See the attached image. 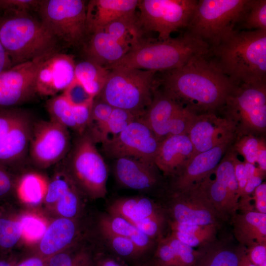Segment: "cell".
Wrapping results in <instances>:
<instances>
[{"mask_svg": "<svg viewBox=\"0 0 266 266\" xmlns=\"http://www.w3.org/2000/svg\"><path fill=\"white\" fill-rule=\"evenodd\" d=\"M84 51L86 60L106 68L121 60L130 49L101 30L91 34Z\"/></svg>", "mask_w": 266, "mask_h": 266, "instance_id": "obj_25", "label": "cell"}, {"mask_svg": "<svg viewBox=\"0 0 266 266\" xmlns=\"http://www.w3.org/2000/svg\"><path fill=\"white\" fill-rule=\"evenodd\" d=\"M167 218L162 213L143 220L132 223L138 229L156 242L164 237L163 232Z\"/></svg>", "mask_w": 266, "mask_h": 266, "instance_id": "obj_40", "label": "cell"}, {"mask_svg": "<svg viewBox=\"0 0 266 266\" xmlns=\"http://www.w3.org/2000/svg\"><path fill=\"white\" fill-rule=\"evenodd\" d=\"M113 107L99 99L94 100L92 107L91 124L95 122V125L90 129H97L102 126L108 120Z\"/></svg>", "mask_w": 266, "mask_h": 266, "instance_id": "obj_48", "label": "cell"}, {"mask_svg": "<svg viewBox=\"0 0 266 266\" xmlns=\"http://www.w3.org/2000/svg\"><path fill=\"white\" fill-rule=\"evenodd\" d=\"M75 188H71L57 201L58 211L65 218H73L78 213L79 199Z\"/></svg>", "mask_w": 266, "mask_h": 266, "instance_id": "obj_45", "label": "cell"}, {"mask_svg": "<svg viewBox=\"0 0 266 266\" xmlns=\"http://www.w3.org/2000/svg\"><path fill=\"white\" fill-rule=\"evenodd\" d=\"M214 241L204 245L196 266H238L242 255L245 253L226 246Z\"/></svg>", "mask_w": 266, "mask_h": 266, "instance_id": "obj_32", "label": "cell"}, {"mask_svg": "<svg viewBox=\"0 0 266 266\" xmlns=\"http://www.w3.org/2000/svg\"><path fill=\"white\" fill-rule=\"evenodd\" d=\"M214 173V180H211L209 177L203 181L208 198L218 218L233 219L238 210L239 194L230 147Z\"/></svg>", "mask_w": 266, "mask_h": 266, "instance_id": "obj_16", "label": "cell"}, {"mask_svg": "<svg viewBox=\"0 0 266 266\" xmlns=\"http://www.w3.org/2000/svg\"><path fill=\"white\" fill-rule=\"evenodd\" d=\"M114 160L113 172L120 186L151 194L160 185V170L154 163L132 157H120Z\"/></svg>", "mask_w": 266, "mask_h": 266, "instance_id": "obj_18", "label": "cell"}, {"mask_svg": "<svg viewBox=\"0 0 266 266\" xmlns=\"http://www.w3.org/2000/svg\"><path fill=\"white\" fill-rule=\"evenodd\" d=\"M231 158L233 166L235 176L237 182L239 198L242 195L247 181L245 162L240 161L236 156V153L230 147Z\"/></svg>", "mask_w": 266, "mask_h": 266, "instance_id": "obj_50", "label": "cell"}, {"mask_svg": "<svg viewBox=\"0 0 266 266\" xmlns=\"http://www.w3.org/2000/svg\"><path fill=\"white\" fill-rule=\"evenodd\" d=\"M239 26L248 31L266 30V0H251Z\"/></svg>", "mask_w": 266, "mask_h": 266, "instance_id": "obj_38", "label": "cell"}, {"mask_svg": "<svg viewBox=\"0 0 266 266\" xmlns=\"http://www.w3.org/2000/svg\"><path fill=\"white\" fill-rule=\"evenodd\" d=\"M233 143L220 145L194 156L171 177L169 193L185 191L209 177Z\"/></svg>", "mask_w": 266, "mask_h": 266, "instance_id": "obj_19", "label": "cell"}, {"mask_svg": "<svg viewBox=\"0 0 266 266\" xmlns=\"http://www.w3.org/2000/svg\"><path fill=\"white\" fill-rule=\"evenodd\" d=\"M196 115L156 87L150 105L141 117L160 142L169 135L188 134Z\"/></svg>", "mask_w": 266, "mask_h": 266, "instance_id": "obj_11", "label": "cell"}, {"mask_svg": "<svg viewBox=\"0 0 266 266\" xmlns=\"http://www.w3.org/2000/svg\"><path fill=\"white\" fill-rule=\"evenodd\" d=\"M33 122L25 112L0 140V165L6 167L20 161L30 143Z\"/></svg>", "mask_w": 266, "mask_h": 266, "instance_id": "obj_23", "label": "cell"}, {"mask_svg": "<svg viewBox=\"0 0 266 266\" xmlns=\"http://www.w3.org/2000/svg\"><path fill=\"white\" fill-rule=\"evenodd\" d=\"M207 55L196 57L156 78L163 91L196 114L220 110L235 86Z\"/></svg>", "mask_w": 266, "mask_h": 266, "instance_id": "obj_1", "label": "cell"}, {"mask_svg": "<svg viewBox=\"0 0 266 266\" xmlns=\"http://www.w3.org/2000/svg\"><path fill=\"white\" fill-rule=\"evenodd\" d=\"M207 55L235 85L266 84V30H235Z\"/></svg>", "mask_w": 266, "mask_h": 266, "instance_id": "obj_2", "label": "cell"}, {"mask_svg": "<svg viewBox=\"0 0 266 266\" xmlns=\"http://www.w3.org/2000/svg\"><path fill=\"white\" fill-rule=\"evenodd\" d=\"M94 266H128L102 248L94 254Z\"/></svg>", "mask_w": 266, "mask_h": 266, "instance_id": "obj_52", "label": "cell"}, {"mask_svg": "<svg viewBox=\"0 0 266 266\" xmlns=\"http://www.w3.org/2000/svg\"><path fill=\"white\" fill-rule=\"evenodd\" d=\"M98 99L114 107L142 116L156 88V72L130 68L109 69Z\"/></svg>", "mask_w": 266, "mask_h": 266, "instance_id": "obj_6", "label": "cell"}, {"mask_svg": "<svg viewBox=\"0 0 266 266\" xmlns=\"http://www.w3.org/2000/svg\"><path fill=\"white\" fill-rule=\"evenodd\" d=\"M162 205L168 220L201 225H217L218 218L203 181L185 191L169 193Z\"/></svg>", "mask_w": 266, "mask_h": 266, "instance_id": "obj_12", "label": "cell"}, {"mask_svg": "<svg viewBox=\"0 0 266 266\" xmlns=\"http://www.w3.org/2000/svg\"><path fill=\"white\" fill-rule=\"evenodd\" d=\"M217 225H211L207 229L199 233H185L171 231L170 235L192 247L203 246L214 240Z\"/></svg>", "mask_w": 266, "mask_h": 266, "instance_id": "obj_42", "label": "cell"}, {"mask_svg": "<svg viewBox=\"0 0 266 266\" xmlns=\"http://www.w3.org/2000/svg\"><path fill=\"white\" fill-rule=\"evenodd\" d=\"M62 95L73 106H83L92 104L94 98L75 78L64 91Z\"/></svg>", "mask_w": 266, "mask_h": 266, "instance_id": "obj_43", "label": "cell"}, {"mask_svg": "<svg viewBox=\"0 0 266 266\" xmlns=\"http://www.w3.org/2000/svg\"><path fill=\"white\" fill-rule=\"evenodd\" d=\"M98 227L111 233L130 239L143 255L145 260L154 251L157 242L138 229L128 220L104 212L98 220Z\"/></svg>", "mask_w": 266, "mask_h": 266, "instance_id": "obj_26", "label": "cell"}, {"mask_svg": "<svg viewBox=\"0 0 266 266\" xmlns=\"http://www.w3.org/2000/svg\"><path fill=\"white\" fill-rule=\"evenodd\" d=\"M142 266H154L151 264H150L149 262L146 261L145 263H144L142 265Z\"/></svg>", "mask_w": 266, "mask_h": 266, "instance_id": "obj_61", "label": "cell"}, {"mask_svg": "<svg viewBox=\"0 0 266 266\" xmlns=\"http://www.w3.org/2000/svg\"><path fill=\"white\" fill-rule=\"evenodd\" d=\"M25 112L11 108H0V140Z\"/></svg>", "mask_w": 266, "mask_h": 266, "instance_id": "obj_49", "label": "cell"}, {"mask_svg": "<svg viewBox=\"0 0 266 266\" xmlns=\"http://www.w3.org/2000/svg\"><path fill=\"white\" fill-rule=\"evenodd\" d=\"M166 237L173 250L177 266H196L200 251L195 250L169 234Z\"/></svg>", "mask_w": 266, "mask_h": 266, "instance_id": "obj_39", "label": "cell"}, {"mask_svg": "<svg viewBox=\"0 0 266 266\" xmlns=\"http://www.w3.org/2000/svg\"><path fill=\"white\" fill-rule=\"evenodd\" d=\"M256 164L258 167L264 172L266 170V147L265 140H264L258 151Z\"/></svg>", "mask_w": 266, "mask_h": 266, "instance_id": "obj_57", "label": "cell"}, {"mask_svg": "<svg viewBox=\"0 0 266 266\" xmlns=\"http://www.w3.org/2000/svg\"><path fill=\"white\" fill-rule=\"evenodd\" d=\"M64 174L58 175L49 183L46 193V201L48 203L57 202L66 193L75 186L71 179Z\"/></svg>", "mask_w": 266, "mask_h": 266, "instance_id": "obj_44", "label": "cell"}, {"mask_svg": "<svg viewBox=\"0 0 266 266\" xmlns=\"http://www.w3.org/2000/svg\"><path fill=\"white\" fill-rule=\"evenodd\" d=\"M197 2V0H139L138 21L144 32H157V39L166 40L172 32L186 28Z\"/></svg>", "mask_w": 266, "mask_h": 266, "instance_id": "obj_10", "label": "cell"}, {"mask_svg": "<svg viewBox=\"0 0 266 266\" xmlns=\"http://www.w3.org/2000/svg\"><path fill=\"white\" fill-rule=\"evenodd\" d=\"M15 265L12 261L5 260L0 259V266H15Z\"/></svg>", "mask_w": 266, "mask_h": 266, "instance_id": "obj_60", "label": "cell"}, {"mask_svg": "<svg viewBox=\"0 0 266 266\" xmlns=\"http://www.w3.org/2000/svg\"><path fill=\"white\" fill-rule=\"evenodd\" d=\"M208 45L184 33L161 40L147 38L106 68H130L165 72L178 68L192 59L208 54Z\"/></svg>", "mask_w": 266, "mask_h": 266, "instance_id": "obj_3", "label": "cell"}, {"mask_svg": "<svg viewBox=\"0 0 266 266\" xmlns=\"http://www.w3.org/2000/svg\"><path fill=\"white\" fill-rule=\"evenodd\" d=\"M48 184L41 175L34 172L25 174L20 179L18 185V193L25 201L37 204L46 193Z\"/></svg>", "mask_w": 266, "mask_h": 266, "instance_id": "obj_34", "label": "cell"}, {"mask_svg": "<svg viewBox=\"0 0 266 266\" xmlns=\"http://www.w3.org/2000/svg\"><path fill=\"white\" fill-rule=\"evenodd\" d=\"M88 130L78 134L66 155V166L77 187L93 199L107 193L108 168Z\"/></svg>", "mask_w": 266, "mask_h": 266, "instance_id": "obj_7", "label": "cell"}, {"mask_svg": "<svg viewBox=\"0 0 266 266\" xmlns=\"http://www.w3.org/2000/svg\"><path fill=\"white\" fill-rule=\"evenodd\" d=\"M100 247L128 266H139L146 260L129 239L98 227Z\"/></svg>", "mask_w": 266, "mask_h": 266, "instance_id": "obj_29", "label": "cell"}, {"mask_svg": "<svg viewBox=\"0 0 266 266\" xmlns=\"http://www.w3.org/2000/svg\"><path fill=\"white\" fill-rule=\"evenodd\" d=\"M140 117L129 111L113 107L108 120L101 127L88 130L96 143H103L123 131L131 122Z\"/></svg>", "mask_w": 266, "mask_h": 266, "instance_id": "obj_33", "label": "cell"}, {"mask_svg": "<svg viewBox=\"0 0 266 266\" xmlns=\"http://www.w3.org/2000/svg\"><path fill=\"white\" fill-rule=\"evenodd\" d=\"M77 233L76 224L70 219L63 217L56 220L42 237L39 245L41 253L50 258L70 245Z\"/></svg>", "mask_w": 266, "mask_h": 266, "instance_id": "obj_28", "label": "cell"}, {"mask_svg": "<svg viewBox=\"0 0 266 266\" xmlns=\"http://www.w3.org/2000/svg\"><path fill=\"white\" fill-rule=\"evenodd\" d=\"M20 222L22 226V234L30 240H35L41 238L46 231L45 224L34 217L25 216Z\"/></svg>", "mask_w": 266, "mask_h": 266, "instance_id": "obj_47", "label": "cell"}, {"mask_svg": "<svg viewBox=\"0 0 266 266\" xmlns=\"http://www.w3.org/2000/svg\"><path fill=\"white\" fill-rule=\"evenodd\" d=\"M138 0H91L87 3V34L103 29L110 23L134 13Z\"/></svg>", "mask_w": 266, "mask_h": 266, "instance_id": "obj_22", "label": "cell"}, {"mask_svg": "<svg viewBox=\"0 0 266 266\" xmlns=\"http://www.w3.org/2000/svg\"><path fill=\"white\" fill-rule=\"evenodd\" d=\"M110 70L88 60L76 64L75 78L94 98L97 97L108 78Z\"/></svg>", "mask_w": 266, "mask_h": 266, "instance_id": "obj_31", "label": "cell"}, {"mask_svg": "<svg viewBox=\"0 0 266 266\" xmlns=\"http://www.w3.org/2000/svg\"><path fill=\"white\" fill-rule=\"evenodd\" d=\"M94 254L84 248L60 252L49 258L47 266H94Z\"/></svg>", "mask_w": 266, "mask_h": 266, "instance_id": "obj_36", "label": "cell"}, {"mask_svg": "<svg viewBox=\"0 0 266 266\" xmlns=\"http://www.w3.org/2000/svg\"><path fill=\"white\" fill-rule=\"evenodd\" d=\"M238 266H256L252 264L250 261V260L247 257L245 252L240 258Z\"/></svg>", "mask_w": 266, "mask_h": 266, "instance_id": "obj_59", "label": "cell"}, {"mask_svg": "<svg viewBox=\"0 0 266 266\" xmlns=\"http://www.w3.org/2000/svg\"><path fill=\"white\" fill-rule=\"evenodd\" d=\"M76 63L72 56L57 52L42 64L37 73L35 90L41 96L64 91L75 78Z\"/></svg>", "mask_w": 266, "mask_h": 266, "instance_id": "obj_20", "label": "cell"}, {"mask_svg": "<svg viewBox=\"0 0 266 266\" xmlns=\"http://www.w3.org/2000/svg\"><path fill=\"white\" fill-rule=\"evenodd\" d=\"M194 151L188 134L169 135L160 142L154 163L165 176L172 177L193 158Z\"/></svg>", "mask_w": 266, "mask_h": 266, "instance_id": "obj_21", "label": "cell"}, {"mask_svg": "<svg viewBox=\"0 0 266 266\" xmlns=\"http://www.w3.org/2000/svg\"><path fill=\"white\" fill-rule=\"evenodd\" d=\"M58 41L29 13H3L0 17V42L13 66L58 51Z\"/></svg>", "mask_w": 266, "mask_h": 266, "instance_id": "obj_4", "label": "cell"}, {"mask_svg": "<svg viewBox=\"0 0 266 266\" xmlns=\"http://www.w3.org/2000/svg\"><path fill=\"white\" fill-rule=\"evenodd\" d=\"M252 200L255 201L256 211L266 214V184L262 183L256 188L253 192Z\"/></svg>", "mask_w": 266, "mask_h": 266, "instance_id": "obj_54", "label": "cell"}, {"mask_svg": "<svg viewBox=\"0 0 266 266\" xmlns=\"http://www.w3.org/2000/svg\"><path fill=\"white\" fill-rule=\"evenodd\" d=\"M188 135L194 147V157L217 146L233 142L237 134L234 124L229 119L215 113H204L196 115Z\"/></svg>", "mask_w": 266, "mask_h": 266, "instance_id": "obj_17", "label": "cell"}, {"mask_svg": "<svg viewBox=\"0 0 266 266\" xmlns=\"http://www.w3.org/2000/svg\"><path fill=\"white\" fill-rule=\"evenodd\" d=\"M106 212L131 223L165 213L162 204L142 195L115 198L108 202Z\"/></svg>", "mask_w": 266, "mask_h": 266, "instance_id": "obj_24", "label": "cell"}, {"mask_svg": "<svg viewBox=\"0 0 266 266\" xmlns=\"http://www.w3.org/2000/svg\"><path fill=\"white\" fill-rule=\"evenodd\" d=\"M45 265L44 260L38 257H33L28 258L15 266H47Z\"/></svg>", "mask_w": 266, "mask_h": 266, "instance_id": "obj_58", "label": "cell"}, {"mask_svg": "<svg viewBox=\"0 0 266 266\" xmlns=\"http://www.w3.org/2000/svg\"><path fill=\"white\" fill-rule=\"evenodd\" d=\"M142 266L141 265V266Z\"/></svg>", "mask_w": 266, "mask_h": 266, "instance_id": "obj_62", "label": "cell"}, {"mask_svg": "<svg viewBox=\"0 0 266 266\" xmlns=\"http://www.w3.org/2000/svg\"><path fill=\"white\" fill-rule=\"evenodd\" d=\"M102 30L130 51L147 39L143 38L145 32L139 25L135 12L110 23Z\"/></svg>", "mask_w": 266, "mask_h": 266, "instance_id": "obj_30", "label": "cell"}, {"mask_svg": "<svg viewBox=\"0 0 266 266\" xmlns=\"http://www.w3.org/2000/svg\"><path fill=\"white\" fill-rule=\"evenodd\" d=\"M245 254L256 266H266V242L257 243L249 247Z\"/></svg>", "mask_w": 266, "mask_h": 266, "instance_id": "obj_51", "label": "cell"}, {"mask_svg": "<svg viewBox=\"0 0 266 266\" xmlns=\"http://www.w3.org/2000/svg\"><path fill=\"white\" fill-rule=\"evenodd\" d=\"M232 220L235 237L241 245L248 248L266 242V214L254 210L241 212Z\"/></svg>", "mask_w": 266, "mask_h": 266, "instance_id": "obj_27", "label": "cell"}, {"mask_svg": "<svg viewBox=\"0 0 266 266\" xmlns=\"http://www.w3.org/2000/svg\"><path fill=\"white\" fill-rule=\"evenodd\" d=\"M251 0H199L185 33L217 45L239 26Z\"/></svg>", "mask_w": 266, "mask_h": 266, "instance_id": "obj_5", "label": "cell"}, {"mask_svg": "<svg viewBox=\"0 0 266 266\" xmlns=\"http://www.w3.org/2000/svg\"><path fill=\"white\" fill-rule=\"evenodd\" d=\"M167 222L171 231H175L185 233H199L207 229L211 225H201L184 223H179L168 220Z\"/></svg>", "mask_w": 266, "mask_h": 266, "instance_id": "obj_53", "label": "cell"}, {"mask_svg": "<svg viewBox=\"0 0 266 266\" xmlns=\"http://www.w3.org/2000/svg\"><path fill=\"white\" fill-rule=\"evenodd\" d=\"M87 4L83 0H41L40 21L59 41L69 46L82 44L87 35Z\"/></svg>", "mask_w": 266, "mask_h": 266, "instance_id": "obj_9", "label": "cell"}, {"mask_svg": "<svg viewBox=\"0 0 266 266\" xmlns=\"http://www.w3.org/2000/svg\"><path fill=\"white\" fill-rule=\"evenodd\" d=\"M220 110L234 124L236 136L265 133L266 84L235 85Z\"/></svg>", "mask_w": 266, "mask_h": 266, "instance_id": "obj_8", "label": "cell"}, {"mask_svg": "<svg viewBox=\"0 0 266 266\" xmlns=\"http://www.w3.org/2000/svg\"><path fill=\"white\" fill-rule=\"evenodd\" d=\"M46 107L51 121L76 132L74 106L62 94L48 100Z\"/></svg>", "mask_w": 266, "mask_h": 266, "instance_id": "obj_35", "label": "cell"}, {"mask_svg": "<svg viewBox=\"0 0 266 266\" xmlns=\"http://www.w3.org/2000/svg\"><path fill=\"white\" fill-rule=\"evenodd\" d=\"M41 0H0V11L3 13L26 14L37 10Z\"/></svg>", "mask_w": 266, "mask_h": 266, "instance_id": "obj_46", "label": "cell"}, {"mask_svg": "<svg viewBox=\"0 0 266 266\" xmlns=\"http://www.w3.org/2000/svg\"><path fill=\"white\" fill-rule=\"evenodd\" d=\"M264 140L253 134L237 135L232 148L236 154L243 157L245 162L255 165L258 151Z\"/></svg>", "mask_w": 266, "mask_h": 266, "instance_id": "obj_37", "label": "cell"}, {"mask_svg": "<svg viewBox=\"0 0 266 266\" xmlns=\"http://www.w3.org/2000/svg\"><path fill=\"white\" fill-rule=\"evenodd\" d=\"M12 66L10 58L0 42V74Z\"/></svg>", "mask_w": 266, "mask_h": 266, "instance_id": "obj_56", "label": "cell"}, {"mask_svg": "<svg viewBox=\"0 0 266 266\" xmlns=\"http://www.w3.org/2000/svg\"><path fill=\"white\" fill-rule=\"evenodd\" d=\"M22 234L20 221L0 218V247L4 249L13 247Z\"/></svg>", "mask_w": 266, "mask_h": 266, "instance_id": "obj_41", "label": "cell"}, {"mask_svg": "<svg viewBox=\"0 0 266 266\" xmlns=\"http://www.w3.org/2000/svg\"><path fill=\"white\" fill-rule=\"evenodd\" d=\"M53 52L15 65L0 74V108H11L29 100L36 93L35 80L42 64Z\"/></svg>", "mask_w": 266, "mask_h": 266, "instance_id": "obj_15", "label": "cell"}, {"mask_svg": "<svg viewBox=\"0 0 266 266\" xmlns=\"http://www.w3.org/2000/svg\"><path fill=\"white\" fill-rule=\"evenodd\" d=\"M159 143L151 128L140 117L102 146L105 155L112 159L132 157L154 163Z\"/></svg>", "mask_w": 266, "mask_h": 266, "instance_id": "obj_13", "label": "cell"}, {"mask_svg": "<svg viewBox=\"0 0 266 266\" xmlns=\"http://www.w3.org/2000/svg\"><path fill=\"white\" fill-rule=\"evenodd\" d=\"M29 144L32 161L44 168L64 159L70 149L67 128L51 120L33 123Z\"/></svg>", "mask_w": 266, "mask_h": 266, "instance_id": "obj_14", "label": "cell"}, {"mask_svg": "<svg viewBox=\"0 0 266 266\" xmlns=\"http://www.w3.org/2000/svg\"><path fill=\"white\" fill-rule=\"evenodd\" d=\"M12 181L6 167L0 165V198L6 195L11 190Z\"/></svg>", "mask_w": 266, "mask_h": 266, "instance_id": "obj_55", "label": "cell"}]
</instances>
